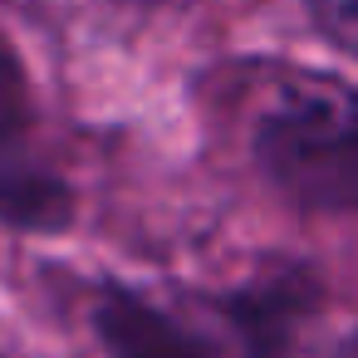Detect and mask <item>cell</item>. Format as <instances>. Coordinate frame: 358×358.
<instances>
[{"mask_svg":"<svg viewBox=\"0 0 358 358\" xmlns=\"http://www.w3.org/2000/svg\"><path fill=\"white\" fill-rule=\"evenodd\" d=\"M309 15L334 50L358 59V0H309Z\"/></svg>","mask_w":358,"mask_h":358,"instance_id":"4","label":"cell"},{"mask_svg":"<svg viewBox=\"0 0 358 358\" xmlns=\"http://www.w3.org/2000/svg\"><path fill=\"white\" fill-rule=\"evenodd\" d=\"M348 358H358V343H353V348H348Z\"/></svg>","mask_w":358,"mask_h":358,"instance_id":"5","label":"cell"},{"mask_svg":"<svg viewBox=\"0 0 358 358\" xmlns=\"http://www.w3.org/2000/svg\"><path fill=\"white\" fill-rule=\"evenodd\" d=\"M260 177L304 211H358V89L319 74L280 79L250 128Z\"/></svg>","mask_w":358,"mask_h":358,"instance_id":"1","label":"cell"},{"mask_svg":"<svg viewBox=\"0 0 358 358\" xmlns=\"http://www.w3.org/2000/svg\"><path fill=\"white\" fill-rule=\"evenodd\" d=\"M94 329L108 358H216L196 334H187L172 314L148 304L143 294L113 285L94 299Z\"/></svg>","mask_w":358,"mask_h":358,"instance_id":"3","label":"cell"},{"mask_svg":"<svg viewBox=\"0 0 358 358\" xmlns=\"http://www.w3.org/2000/svg\"><path fill=\"white\" fill-rule=\"evenodd\" d=\"M35 94L20 50L0 30V216L15 226H59L69 216V192L30 152Z\"/></svg>","mask_w":358,"mask_h":358,"instance_id":"2","label":"cell"}]
</instances>
